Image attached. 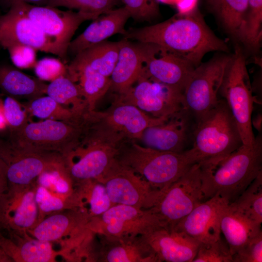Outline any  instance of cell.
<instances>
[{"instance_id": "12", "label": "cell", "mask_w": 262, "mask_h": 262, "mask_svg": "<svg viewBox=\"0 0 262 262\" xmlns=\"http://www.w3.org/2000/svg\"><path fill=\"white\" fill-rule=\"evenodd\" d=\"M105 186L111 201L140 209L154 207L164 190L153 188L146 180L116 159L97 179Z\"/></svg>"}, {"instance_id": "47", "label": "cell", "mask_w": 262, "mask_h": 262, "mask_svg": "<svg viewBox=\"0 0 262 262\" xmlns=\"http://www.w3.org/2000/svg\"><path fill=\"white\" fill-rule=\"evenodd\" d=\"M9 7L16 2H23L37 6L47 5L49 0H1Z\"/></svg>"}, {"instance_id": "1", "label": "cell", "mask_w": 262, "mask_h": 262, "mask_svg": "<svg viewBox=\"0 0 262 262\" xmlns=\"http://www.w3.org/2000/svg\"><path fill=\"white\" fill-rule=\"evenodd\" d=\"M124 38L159 45L195 67L213 51L227 52L226 42L210 29L197 7L154 25L126 30Z\"/></svg>"}, {"instance_id": "4", "label": "cell", "mask_w": 262, "mask_h": 262, "mask_svg": "<svg viewBox=\"0 0 262 262\" xmlns=\"http://www.w3.org/2000/svg\"><path fill=\"white\" fill-rule=\"evenodd\" d=\"M124 142L83 120L76 144L64 156L66 167L74 185L101 177L115 160Z\"/></svg>"}, {"instance_id": "40", "label": "cell", "mask_w": 262, "mask_h": 262, "mask_svg": "<svg viewBox=\"0 0 262 262\" xmlns=\"http://www.w3.org/2000/svg\"><path fill=\"white\" fill-rule=\"evenodd\" d=\"M129 10L131 17L139 21L150 22L160 15L157 0H120Z\"/></svg>"}, {"instance_id": "46", "label": "cell", "mask_w": 262, "mask_h": 262, "mask_svg": "<svg viewBox=\"0 0 262 262\" xmlns=\"http://www.w3.org/2000/svg\"><path fill=\"white\" fill-rule=\"evenodd\" d=\"M8 189V183L6 167L3 161L0 158V198Z\"/></svg>"}, {"instance_id": "32", "label": "cell", "mask_w": 262, "mask_h": 262, "mask_svg": "<svg viewBox=\"0 0 262 262\" xmlns=\"http://www.w3.org/2000/svg\"><path fill=\"white\" fill-rule=\"evenodd\" d=\"M46 94L78 115L82 116L88 111L77 85L66 76L59 78L48 84Z\"/></svg>"}, {"instance_id": "24", "label": "cell", "mask_w": 262, "mask_h": 262, "mask_svg": "<svg viewBox=\"0 0 262 262\" xmlns=\"http://www.w3.org/2000/svg\"><path fill=\"white\" fill-rule=\"evenodd\" d=\"M97 234L100 239L97 244L94 241L92 261L157 262L155 255L141 236L113 237Z\"/></svg>"}, {"instance_id": "14", "label": "cell", "mask_w": 262, "mask_h": 262, "mask_svg": "<svg viewBox=\"0 0 262 262\" xmlns=\"http://www.w3.org/2000/svg\"><path fill=\"white\" fill-rule=\"evenodd\" d=\"M136 84L115 101L132 104L155 117H167L184 108L182 92L141 74Z\"/></svg>"}, {"instance_id": "13", "label": "cell", "mask_w": 262, "mask_h": 262, "mask_svg": "<svg viewBox=\"0 0 262 262\" xmlns=\"http://www.w3.org/2000/svg\"><path fill=\"white\" fill-rule=\"evenodd\" d=\"M15 43L54 54L63 60L68 53L67 47L46 34L17 3L12 4L0 16V45L5 49Z\"/></svg>"}, {"instance_id": "45", "label": "cell", "mask_w": 262, "mask_h": 262, "mask_svg": "<svg viewBox=\"0 0 262 262\" xmlns=\"http://www.w3.org/2000/svg\"><path fill=\"white\" fill-rule=\"evenodd\" d=\"M197 0H177L179 13L190 12L197 7Z\"/></svg>"}, {"instance_id": "17", "label": "cell", "mask_w": 262, "mask_h": 262, "mask_svg": "<svg viewBox=\"0 0 262 262\" xmlns=\"http://www.w3.org/2000/svg\"><path fill=\"white\" fill-rule=\"evenodd\" d=\"M90 219L84 208L65 210L46 216L27 232L34 238L50 243L65 237L67 244L69 240V246L74 248L87 235L89 230L86 226Z\"/></svg>"}, {"instance_id": "38", "label": "cell", "mask_w": 262, "mask_h": 262, "mask_svg": "<svg viewBox=\"0 0 262 262\" xmlns=\"http://www.w3.org/2000/svg\"><path fill=\"white\" fill-rule=\"evenodd\" d=\"M120 0H49L48 6L64 7L99 16L120 3Z\"/></svg>"}, {"instance_id": "49", "label": "cell", "mask_w": 262, "mask_h": 262, "mask_svg": "<svg viewBox=\"0 0 262 262\" xmlns=\"http://www.w3.org/2000/svg\"><path fill=\"white\" fill-rule=\"evenodd\" d=\"M262 115L258 114L253 119H251V124L259 132L262 131Z\"/></svg>"}, {"instance_id": "8", "label": "cell", "mask_w": 262, "mask_h": 262, "mask_svg": "<svg viewBox=\"0 0 262 262\" xmlns=\"http://www.w3.org/2000/svg\"><path fill=\"white\" fill-rule=\"evenodd\" d=\"M205 199L201 169L199 164H195L164 190L150 209L164 227L172 228Z\"/></svg>"}, {"instance_id": "2", "label": "cell", "mask_w": 262, "mask_h": 262, "mask_svg": "<svg viewBox=\"0 0 262 262\" xmlns=\"http://www.w3.org/2000/svg\"><path fill=\"white\" fill-rule=\"evenodd\" d=\"M243 145L235 120L226 101L217 103L196 121L193 144L186 152L202 169L212 168Z\"/></svg>"}, {"instance_id": "23", "label": "cell", "mask_w": 262, "mask_h": 262, "mask_svg": "<svg viewBox=\"0 0 262 262\" xmlns=\"http://www.w3.org/2000/svg\"><path fill=\"white\" fill-rule=\"evenodd\" d=\"M153 47V43L120 40L117 61L110 76V88L117 95L125 93L137 81Z\"/></svg>"}, {"instance_id": "25", "label": "cell", "mask_w": 262, "mask_h": 262, "mask_svg": "<svg viewBox=\"0 0 262 262\" xmlns=\"http://www.w3.org/2000/svg\"><path fill=\"white\" fill-rule=\"evenodd\" d=\"M130 17V12L125 6L112 9L99 15L81 34L71 41L67 53L75 55L114 34L124 35L126 32L125 24Z\"/></svg>"}, {"instance_id": "29", "label": "cell", "mask_w": 262, "mask_h": 262, "mask_svg": "<svg viewBox=\"0 0 262 262\" xmlns=\"http://www.w3.org/2000/svg\"><path fill=\"white\" fill-rule=\"evenodd\" d=\"M47 85L12 66H0V90L8 96L30 101L46 94Z\"/></svg>"}, {"instance_id": "5", "label": "cell", "mask_w": 262, "mask_h": 262, "mask_svg": "<svg viewBox=\"0 0 262 262\" xmlns=\"http://www.w3.org/2000/svg\"><path fill=\"white\" fill-rule=\"evenodd\" d=\"M115 159L158 190L167 189L195 164L186 151H159L141 146L134 140L124 142Z\"/></svg>"}, {"instance_id": "11", "label": "cell", "mask_w": 262, "mask_h": 262, "mask_svg": "<svg viewBox=\"0 0 262 262\" xmlns=\"http://www.w3.org/2000/svg\"><path fill=\"white\" fill-rule=\"evenodd\" d=\"M90 231L107 237H136L164 227L151 209L115 204L86 225Z\"/></svg>"}, {"instance_id": "18", "label": "cell", "mask_w": 262, "mask_h": 262, "mask_svg": "<svg viewBox=\"0 0 262 262\" xmlns=\"http://www.w3.org/2000/svg\"><path fill=\"white\" fill-rule=\"evenodd\" d=\"M36 181L25 188L8 187L0 198V227L10 233L27 232L37 223Z\"/></svg>"}, {"instance_id": "19", "label": "cell", "mask_w": 262, "mask_h": 262, "mask_svg": "<svg viewBox=\"0 0 262 262\" xmlns=\"http://www.w3.org/2000/svg\"><path fill=\"white\" fill-rule=\"evenodd\" d=\"M14 3L19 5L46 34L67 47L82 23L88 20H94L99 16L78 11H63L48 5L37 6L23 2Z\"/></svg>"}, {"instance_id": "30", "label": "cell", "mask_w": 262, "mask_h": 262, "mask_svg": "<svg viewBox=\"0 0 262 262\" xmlns=\"http://www.w3.org/2000/svg\"><path fill=\"white\" fill-rule=\"evenodd\" d=\"M120 45V41L105 40L79 52L72 62L87 66L100 74L110 77L117 61Z\"/></svg>"}, {"instance_id": "31", "label": "cell", "mask_w": 262, "mask_h": 262, "mask_svg": "<svg viewBox=\"0 0 262 262\" xmlns=\"http://www.w3.org/2000/svg\"><path fill=\"white\" fill-rule=\"evenodd\" d=\"M210 3L225 30L240 41L248 0H210Z\"/></svg>"}, {"instance_id": "36", "label": "cell", "mask_w": 262, "mask_h": 262, "mask_svg": "<svg viewBox=\"0 0 262 262\" xmlns=\"http://www.w3.org/2000/svg\"><path fill=\"white\" fill-rule=\"evenodd\" d=\"M25 107L33 116L45 119L79 122L82 116L74 114L48 96L29 101Z\"/></svg>"}, {"instance_id": "44", "label": "cell", "mask_w": 262, "mask_h": 262, "mask_svg": "<svg viewBox=\"0 0 262 262\" xmlns=\"http://www.w3.org/2000/svg\"><path fill=\"white\" fill-rule=\"evenodd\" d=\"M232 262H262V232L251 239L232 255Z\"/></svg>"}, {"instance_id": "39", "label": "cell", "mask_w": 262, "mask_h": 262, "mask_svg": "<svg viewBox=\"0 0 262 262\" xmlns=\"http://www.w3.org/2000/svg\"><path fill=\"white\" fill-rule=\"evenodd\" d=\"M192 262H232V255L226 241L220 238L210 243H199Z\"/></svg>"}, {"instance_id": "43", "label": "cell", "mask_w": 262, "mask_h": 262, "mask_svg": "<svg viewBox=\"0 0 262 262\" xmlns=\"http://www.w3.org/2000/svg\"><path fill=\"white\" fill-rule=\"evenodd\" d=\"M5 49L8 51L11 60L16 68H34L37 61L36 50L34 48L27 45L15 43L8 46Z\"/></svg>"}, {"instance_id": "20", "label": "cell", "mask_w": 262, "mask_h": 262, "mask_svg": "<svg viewBox=\"0 0 262 262\" xmlns=\"http://www.w3.org/2000/svg\"><path fill=\"white\" fill-rule=\"evenodd\" d=\"M228 204L217 196L207 199L171 229L183 232L200 243L213 242L221 238L220 215Z\"/></svg>"}, {"instance_id": "6", "label": "cell", "mask_w": 262, "mask_h": 262, "mask_svg": "<svg viewBox=\"0 0 262 262\" xmlns=\"http://www.w3.org/2000/svg\"><path fill=\"white\" fill-rule=\"evenodd\" d=\"M219 94L227 102L237 125L243 145H252V88L242 49L236 46L224 73Z\"/></svg>"}, {"instance_id": "33", "label": "cell", "mask_w": 262, "mask_h": 262, "mask_svg": "<svg viewBox=\"0 0 262 262\" xmlns=\"http://www.w3.org/2000/svg\"><path fill=\"white\" fill-rule=\"evenodd\" d=\"M83 206L88 204L91 218L101 215L115 205L111 200L104 185L96 179L76 184Z\"/></svg>"}, {"instance_id": "35", "label": "cell", "mask_w": 262, "mask_h": 262, "mask_svg": "<svg viewBox=\"0 0 262 262\" xmlns=\"http://www.w3.org/2000/svg\"><path fill=\"white\" fill-rule=\"evenodd\" d=\"M252 220L262 223V172L233 202L229 204Z\"/></svg>"}, {"instance_id": "7", "label": "cell", "mask_w": 262, "mask_h": 262, "mask_svg": "<svg viewBox=\"0 0 262 262\" xmlns=\"http://www.w3.org/2000/svg\"><path fill=\"white\" fill-rule=\"evenodd\" d=\"M81 131V120L45 119L28 122L21 128L10 131L8 140L19 147L56 153L64 157L76 144Z\"/></svg>"}, {"instance_id": "26", "label": "cell", "mask_w": 262, "mask_h": 262, "mask_svg": "<svg viewBox=\"0 0 262 262\" xmlns=\"http://www.w3.org/2000/svg\"><path fill=\"white\" fill-rule=\"evenodd\" d=\"M11 235L9 239L0 233V247L11 262H55L57 256L62 253L55 251L50 242L30 237L27 232Z\"/></svg>"}, {"instance_id": "9", "label": "cell", "mask_w": 262, "mask_h": 262, "mask_svg": "<svg viewBox=\"0 0 262 262\" xmlns=\"http://www.w3.org/2000/svg\"><path fill=\"white\" fill-rule=\"evenodd\" d=\"M231 56L219 54L195 67L183 93L184 107L197 121L218 102L219 89Z\"/></svg>"}, {"instance_id": "42", "label": "cell", "mask_w": 262, "mask_h": 262, "mask_svg": "<svg viewBox=\"0 0 262 262\" xmlns=\"http://www.w3.org/2000/svg\"><path fill=\"white\" fill-rule=\"evenodd\" d=\"M34 69L39 79L50 82L66 74V65L59 59L51 57L37 61Z\"/></svg>"}, {"instance_id": "15", "label": "cell", "mask_w": 262, "mask_h": 262, "mask_svg": "<svg viewBox=\"0 0 262 262\" xmlns=\"http://www.w3.org/2000/svg\"><path fill=\"white\" fill-rule=\"evenodd\" d=\"M84 115L123 141L139 140L147 128L160 124L168 117H153L132 104L115 101L107 111H87Z\"/></svg>"}, {"instance_id": "21", "label": "cell", "mask_w": 262, "mask_h": 262, "mask_svg": "<svg viewBox=\"0 0 262 262\" xmlns=\"http://www.w3.org/2000/svg\"><path fill=\"white\" fill-rule=\"evenodd\" d=\"M146 59L142 74L173 86L182 93L192 73L193 65L176 54L156 44Z\"/></svg>"}, {"instance_id": "3", "label": "cell", "mask_w": 262, "mask_h": 262, "mask_svg": "<svg viewBox=\"0 0 262 262\" xmlns=\"http://www.w3.org/2000/svg\"><path fill=\"white\" fill-rule=\"evenodd\" d=\"M262 137L251 146L243 145L214 166L201 169L205 199L219 196L233 202L262 171Z\"/></svg>"}, {"instance_id": "48", "label": "cell", "mask_w": 262, "mask_h": 262, "mask_svg": "<svg viewBox=\"0 0 262 262\" xmlns=\"http://www.w3.org/2000/svg\"><path fill=\"white\" fill-rule=\"evenodd\" d=\"M7 127L3 110V100L0 96V130L4 129Z\"/></svg>"}, {"instance_id": "16", "label": "cell", "mask_w": 262, "mask_h": 262, "mask_svg": "<svg viewBox=\"0 0 262 262\" xmlns=\"http://www.w3.org/2000/svg\"><path fill=\"white\" fill-rule=\"evenodd\" d=\"M196 121L185 108L162 123L149 126L139 139L146 147L162 151L182 153L192 146Z\"/></svg>"}, {"instance_id": "50", "label": "cell", "mask_w": 262, "mask_h": 262, "mask_svg": "<svg viewBox=\"0 0 262 262\" xmlns=\"http://www.w3.org/2000/svg\"><path fill=\"white\" fill-rule=\"evenodd\" d=\"M159 1H161L162 2L167 3H172L173 2H176L177 0H159Z\"/></svg>"}, {"instance_id": "22", "label": "cell", "mask_w": 262, "mask_h": 262, "mask_svg": "<svg viewBox=\"0 0 262 262\" xmlns=\"http://www.w3.org/2000/svg\"><path fill=\"white\" fill-rule=\"evenodd\" d=\"M141 237L157 262H192L200 243L183 232L165 227Z\"/></svg>"}, {"instance_id": "41", "label": "cell", "mask_w": 262, "mask_h": 262, "mask_svg": "<svg viewBox=\"0 0 262 262\" xmlns=\"http://www.w3.org/2000/svg\"><path fill=\"white\" fill-rule=\"evenodd\" d=\"M4 114L9 131L18 130L28 122L27 110L15 98L7 96L3 100Z\"/></svg>"}, {"instance_id": "27", "label": "cell", "mask_w": 262, "mask_h": 262, "mask_svg": "<svg viewBox=\"0 0 262 262\" xmlns=\"http://www.w3.org/2000/svg\"><path fill=\"white\" fill-rule=\"evenodd\" d=\"M220 228L232 255L262 231L261 224L252 220L229 204L222 211Z\"/></svg>"}, {"instance_id": "37", "label": "cell", "mask_w": 262, "mask_h": 262, "mask_svg": "<svg viewBox=\"0 0 262 262\" xmlns=\"http://www.w3.org/2000/svg\"><path fill=\"white\" fill-rule=\"evenodd\" d=\"M262 0H248L240 41L253 49H258L262 36Z\"/></svg>"}, {"instance_id": "10", "label": "cell", "mask_w": 262, "mask_h": 262, "mask_svg": "<svg viewBox=\"0 0 262 262\" xmlns=\"http://www.w3.org/2000/svg\"><path fill=\"white\" fill-rule=\"evenodd\" d=\"M0 158L6 167L8 187L25 188L44 172L65 164L58 153L35 150L0 140Z\"/></svg>"}, {"instance_id": "34", "label": "cell", "mask_w": 262, "mask_h": 262, "mask_svg": "<svg viewBox=\"0 0 262 262\" xmlns=\"http://www.w3.org/2000/svg\"><path fill=\"white\" fill-rule=\"evenodd\" d=\"M35 199L38 208L37 224L46 216L54 213L83 208L79 195L72 197L63 196L38 184L35 192Z\"/></svg>"}, {"instance_id": "28", "label": "cell", "mask_w": 262, "mask_h": 262, "mask_svg": "<svg viewBox=\"0 0 262 262\" xmlns=\"http://www.w3.org/2000/svg\"><path fill=\"white\" fill-rule=\"evenodd\" d=\"M66 76L77 85L88 111L95 110L97 103L111 87L110 77L100 74L87 66L72 61L66 65Z\"/></svg>"}]
</instances>
